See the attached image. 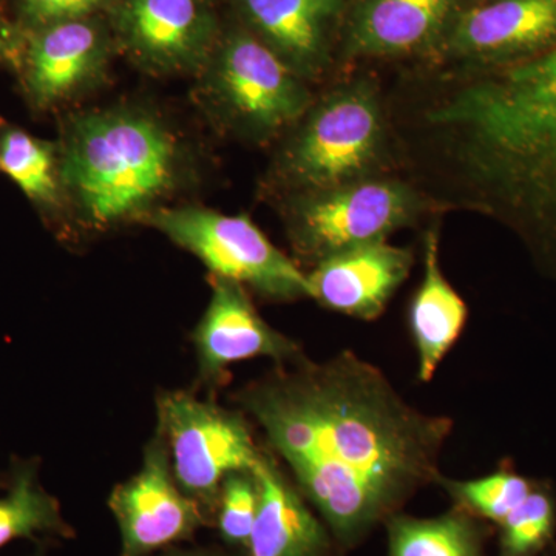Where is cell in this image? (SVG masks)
Segmentation results:
<instances>
[{
  "mask_svg": "<svg viewBox=\"0 0 556 556\" xmlns=\"http://www.w3.org/2000/svg\"><path fill=\"white\" fill-rule=\"evenodd\" d=\"M239 399L342 546H356L441 477L453 420L413 407L351 351L278 365Z\"/></svg>",
  "mask_w": 556,
  "mask_h": 556,
  "instance_id": "1",
  "label": "cell"
},
{
  "mask_svg": "<svg viewBox=\"0 0 556 556\" xmlns=\"http://www.w3.org/2000/svg\"><path fill=\"white\" fill-rule=\"evenodd\" d=\"M430 121L459 137L493 214L556 277V49L490 68Z\"/></svg>",
  "mask_w": 556,
  "mask_h": 556,
  "instance_id": "2",
  "label": "cell"
},
{
  "mask_svg": "<svg viewBox=\"0 0 556 556\" xmlns=\"http://www.w3.org/2000/svg\"><path fill=\"white\" fill-rule=\"evenodd\" d=\"M179 166L177 139L160 119L109 109L72 121L60 177L80 219L109 229L160 203L177 186Z\"/></svg>",
  "mask_w": 556,
  "mask_h": 556,
  "instance_id": "3",
  "label": "cell"
},
{
  "mask_svg": "<svg viewBox=\"0 0 556 556\" xmlns=\"http://www.w3.org/2000/svg\"><path fill=\"white\" fill-rule=\"evenodd\" d=\"M159 437L169 453L172 471L182 492L203 514L217 511L223 481L236 471H255L258 448L247 417L188 391L160 394Z\"/></svg>",
  "mask_w": 556,
  "mask_h": 556,
  "instance_id": "4",
  "label": "cell"
},
{
  "mask_svg": "<svg viewBox=\"0 0 556 556\" xmlns=\"http://www.w3.org/2000/svg\"><path fill=\"white\" fill-rule=\"evenodd\" d=\"M150 223L203 263L212 276L277 300L313 299L308 274L247 217L211 208H161Z\"/></svg>",
  "mask_w": 556,
  "mask_h": 556,
  "instance_id": "5",
  "label": "cell"
},
{
  "mask_svg": "<svg viewBox=\"0 0 556 556\" xmlns=\"http://www.w3.org/2000/svg\"><path fill=\"white\" fill-rule=\"evenodd\" d=\"M382 146L378 97L367 84H351L313 109L285 150L281 170L313 192L339 188L364 178Z\"/></svg>",
  "mask_w": 556,
  "mask_h": 556,
  "instance_id": "6",
  "label": "cell"
},
{
  "mask_svg": "<svg viewBox=\"0 0 556 556\" xmlns=\"http://www.w3.org/2000/svg\"><path fill=\"white\" fill-rule=\"evenodd\" d=\"M204 91L226 123L258 138L283 130L309 108L308 90L298 73L248 35L226 42L208 70Z\"/></svg>",
  "mask_w": 556,
  "mask_h": 556,
  "instance_id": "7",
  "label": "cell"
},
{
  "mask_svg": "<svg viewBox=\"0 0 556 556\" xmlns=\"http://www.w3.org/2000/svg\"><path fill=\"white\" fill-rule=\"evenodd\" d=\"M419 200L396 181L358 179L303 200L292 217L295 247L314 263L386 241L394 230L416 218Z\"/></svg>",
  "mask_w": 556,
  "mask_h": 556,
  "instance_id": "8",
  "label": "cell"
},
{
  "mask_svg": "<svg viewBox=\"0 0 556 556\" xmlns=\"http://www.w3.org/2000/svg\"><path fill=\"white\" fill-rule=\"evenodd\" d=\"M109 506L119 527L121 556L153 554L188 540L204 522L199 504L178 485L159 434L146 447L137 475L115 486Z\"/></svg>",
  "mask_w": 556,
  "mask_h": 556,
  "instance_id": "9",
  "label": "cell"
},
{
  "mask_svg": "<svg viewBox=\"0 0 556 556\" xmlns=\"http://www.w3.org/2000/svg\"><path fill=\"white\" fill-rule=\"evenodd\" d=\"M193 346L206 382L218 380L239 362L269 357L281 365L302 356L294 340L260 316L243 285L218 277H214L211 302L193 331Z\"/></svg>",
  "mask_w": 556,
  "mask_h": 556,
  "instance_id": "10",
  "label": "cell"
},
{
  "mask_svg": "<svg viewBox=\"0 0 556 556\" xmlns=\"http://www.w3.org/2000/svg\"><path fill=\"white\" fill-rule=\"evenodd\" d=\"M412 251L386 241L339 252L308 274L313 299L345 316L375 320L409 276Z\"/></svg>",
  "mask_w": 556,
  "mask_h": 556,
  "instance_id": "11",
  "label": "cell"
},
{
  "mask_svg": "<svg viewBox=\"0 0 556 556\" xmlns=\"http://www.w3.org/2000/svg\"><path fill=\"white\" fill-rule=\"evenodd\" d=\"M119 22L134 56L160 73L200 67L214 28L201 0H126Z\"/></svg>",
  "mask_w": 556,
  "mask_h": 556,
  "instance_id": "12",
  "label": "cell"
},
{
  "mask_svg": "<svg viewBox=\"0 0 556 556\" xmlns=\"http://www.w3.org/2000/svg\"><path fill=\"white\" fill-rule=\"evenodd\" d=\"M457 53L492 67L556 49V0H495L468 11L452 35Z\"/></svg>",
  "mask_w": 556,
  "mask_h": 556,
  "instance_id": "13",
  "label": "cell"
},
{
  "mask_svg": "<svg viewBox=\"0 0 556 556\" xmlns=\"http://www.w3.org/2000/svg\"><path fill=\"white\" fill-rule=\"evenodd\" d=\"M262 500L251 541V556H328L331 533L308 507L298 486L265 452L255 470Z\"/></svg>",
  "mask_w": 556,
  "mask_h": 556,
  "instance_id": "14",
  "label": "cell"
},
{
  "mask_svg": "<svg viewBox=\"0 0 556 556\" xmlns=\"http://www.w3.org/2000/svg\"><path fill=\"white\" fill-rule=\"evenodd\" d=\"M102 64L104 47L93 25L84 20L50 25L28 54V90L36 104H54L90 86Z\"/></svg>",
  "mask_w": 556,
  "mask_h": 556,
  "instance_id": "15",
  "label": "cell"
},
{
  "mask_svg": "<svg viewBox=\"0 0 556 556\" xmlns=\"http://www.w3.org/2000/svg\"><path fill=\"white\" fill-rule=\"evenodd\" d=\"M468 308L439 265L437 230L428 232L424 278L408 309V328L417 354V378L430 382L466 327Z\"/></svg>",
  "mask_w": 556,
  "mask_h": 556,
  "instance_id": "16",
  "label": "cell"
},
{
  "mask_svg": "<svg viewBox=\"0 0 556 556\" xmlns=\"http://www.w3.org/2000/svg\"><path fill=\"white\" fill-rule=\"evenodd\" d=\"M453 9L455 0H362L351 24V50L391 56L424 49L444 30Z\"/></svg>",
  "mask_w": 556,
  "mask_h": 556,
  "instance_id": "17",
  "label": "cell"
},
{
  "mask_svg": "<svg viewBox=\"0 0 556 556\" xmlns=\"http://www.w3.org/2000/svg\"><path fill=\"white\" fill-rule=\"evenodd\" d=\"M248 20L299 76L321 67L329 22L342 0H240Z\"/></svg>",
  "mask_w": 556,
  "mask_h": 556,
  "instance_id": "18",
  "label": "cell"
},
{
  "mask_svg": "<svg viewBox=\"0 0 556 556\" xmlns=\"http://www.w3.org/2000/svg\"><path fill=\"white\" fill-rule=\"evenodd\" d=\"M0 486V548L17 540L68 535L60 501L40 482L35 459L14 460Z\"/></svg>",
  "mask_w": 556,
  "mask_h": 556,
  "instance_id": "19",
  "label": "cell"
},
{
  "mask_svg": "<svg viewBox=\"0 0 556 556\" xmlns=\"http://www.w3.org/2000/svg\"><path fill=\"white\" fill-rule=\"evenodd\" d=\"M388 556H486V527L453 507L434 518L399 511L386 522Z\"/></svg>",
  "mask_w": 556,
  "mask_h": 556,
  "instance_id": "20",
  "label": "cell"
},
{
  "mask_svg": "<svg viewBox=\"0 0 556 556\" xmlns=\"http://www.w3.org/2000/svg\"><path fill=\"white\" fill-rule=\"evenodd\" d=\"M438 484L452 497L453 507L500 526L532 493L538 482L522 477L514 468L503 467L485 477L466 481L441 475Z\"/></svg>",
  "mask_w": 556,
  "mask_h": 556,
  "instance_id": "21",
  "label": "cell"
},
{
  "mask_svg": "<svg viewBox=\"0 0 556 556\" xmlns=\"http://www.w3.org/2000/svg\"><path fill=\"white\" fill-rule=\"evenodd\" d=\"M500 556H540L554 547L556 496L538 482L529 496L500 526Z\"/></svg>",
  "mask_w": 556,
  "mask_h": 556,
  "instance_id": "22",
  "label": "cell"
},
{
  "mask_svg": "<svg viewBox=\"0 0 556 556\" xmlns=\"http://www.w3.org/2000/svg\"><path fill=\"white\" fill-rule=\"evenodd\" d=\"M0 170L25 195L42 203H53L58 197L56 163L53 150L22 130H9L0 141Z\"/></svg>",
  "mask_w": 556,
  "mask_h": 556,
  "instance_id": "23",
  "label": "cell"
},
{
  "mask_svg": "<svg viewBox=\"0 0 556 556\" xmlns=\"http://www.w3.org/2000/svg\"><path fill=\"white\" fill-rule=\"evenodd\" d=\"M260 500L262 489L255 471H236L223 481L217 504L218 529L230 546L249 547Z\"/></svg>",
  "mask_w": 556,
  "mask_h": 556,
  "instance_id": "24",
  "label": "cell"
},
{
  "mask_svg": "<svg viewBox=\"0 0 556 556\" xmlns=\"http://www.w3.org/2000/svg\"><path fill=\"white\" fill-rule=\"evenodd\" d=\"M109 0H22L24 13L36 24L54 25L80 21L104 7Z\"/></svg>",
  "mask_w": 556,
  "mask_h": 556,
  "instance_id": "25",
  "label": "cell"
},
{
  "mask_svg": "<svg viewBox=\"0 0 556 556\" xmlns=\"http://www.w3.org/2000/svg\"><path fill=\"white\" fill-rule=\"evenodd\" d=\"M10 54V42L5 33L0 28V60H5Z\"/></svg>",
  "mask_w": 556,
  "mask_h": 556,
  "instance_id": "26",
  "label": "cell"
},
{
  "mask_svg": "<svg viewBox=\"0 0 556 556\" xmlns=\"http://www.w3.org/2000/svg\"><path fill=\"white\" fill-rule=\"evenodd\" d=\"M164 556H217V555L208 554V552L192 551V552H172V554H167Z\"/></svg>",
  "mask_w": 556,
  "mask_h": 556,
  "instance_id": "27",
  "label": "cell"
}]
</instances>
